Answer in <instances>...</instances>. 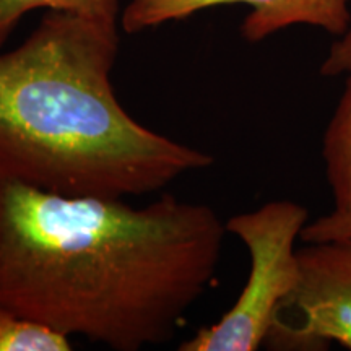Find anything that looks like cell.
<instances>
[{"label":"cell","instance_id":"cell-7","mask_svg":"<svg viewBox=\"0 0 351 351\" xmlns=\"http://www.w3.org/2000/svg\"><path fill=\"white\" fill-rule=\"evenodd\" d=\"M121 3L122 0H0V51L20 21L33 10L67 12L117 23L122 13Z\"/></svg>","mask_w":351,"mask_h":351},{"label":"cell","instance_id":"cell-9","mask_svg":"<svg viewBox=\"0 0 351 351\" xmlns=\"http://www.w3.org/2000/svg\"><path fill=\"white\" fill-rule=\"evenodd\" d=\"M324 77H337L351 73V28L341 34L337 43L332 44L327 59L320 65Z\"/></svg>","mask_w":351,"mask_h":351},{"label":"cell","instance_id":"cell-3","mask_svg":"<svg viewBox=\"0 0 351 351\" xmlns=\"http://www.w3.org/2000/svg\"><path fill=\"white\" fill-rule=\"evenodd\" d=\"M307 219L309 212L291 200L267 202L228 219L226 231L249 251V278L231 309L181 343L179 351H256L265 345L280 309L300 283L295 244Z\"/></svg>","mask_w":351,"mask_h":351},{"label":"cell","instance_id":"cell-6","mask_svg":"<svg viewBox=\"0 0 351 351\" xmlns=\"http://www.w3.org/2000/svg\"><path fill=\"white\" fill-rule=\"evenodd\" d=\"M322 158L333 208L302 228L306 244L351 239V73L322 140Z\"/></svg>","mask_w":351,"mask_h":351},{"label":"cell","instance_id":"cell-4","mask_svg":"<svg viewBox=\"0 0 351 351\" xmlns=\"http://www.w3.org/2000/svg\"><path fill=\"white\" fill-rule=\"evenodd\" d=\"M301 278L265 345L275 350H351V239L298 249Z\"/></svg>","mask_w":351,"mask_h":351},{"label":"cell","instance_id":"cell-8","mask_svg":"<svg viewBox=\"0 0 351 351\" xmlns=\"http://www.w3.org/2000/svg\"><path fill=\"white\" fill-rule=\"evenodd\" d=\"M70 337L13 313L0 302V351H70Z\"/></svg>","mask_w":351,"mask_h":351},{"label":"cell","instance_id":"cell-1","mask_svg":"<svg viewBox=\"0 0 351 351\" xmlns=\"http://www.w3.org/2000/svg\"><path fill=\"white\" fill-rule=\"evenodd\" d=\"M226 223L161 195H60L0 176V302L21 317L116 351L174 339L207 293Z\"/></svg>","mask_w":351,"mask_h":351},{"label":"cell","instance_id":"cell-2","mask_svg":"<svg viewBox=\"0 0 351 351\" xmlns=\"http://www.w3.org/2000/svg\"><path fill=\"white\" fill-rule=\"evenodd\" d=\"M117 23L46 10L0 51V176L51 194L147 195L213 163L135 121L117 98Z\"/></svg>","mask_w":351,"mask_h":351},{"label":"cell","instance_id":"cell-5","mask_svg":"<svg viewBox=\"0 0 351 351\" xmlns=\"http://www.w3.org/2000/svg\"><path fill=\"white\" fill-rule=\"evenodd\" d=\"M226 5L251 7L241 25V36L249 43H261L293 25L317 26L341 36L351 21L348 0H129L121 26L135 34Z\"/></svg>","mask_w":351,"mask_h":351}]
</instances>
